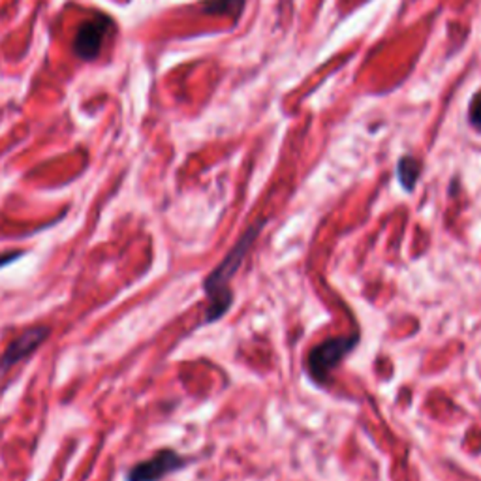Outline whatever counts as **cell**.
I'll use <instances>...</instances> for the list:
<instances>
[{"instance_id":"2","label":"cell","mask_w":481,"mask_h":481,"mask_svg":"<svg viewBox=\"0 0 481 481\" xmlns=\"http://www.w3.org/2000/svg\"><path fill=\"white\" fill-rule=\"evenodd\" d=\"M357 345V335L335 336L318 345L308 356V373L316 382L326 384L335 366L341 363Z\"/></svg>"},{"instance_id":"6","label":"cell","mask_w":481,"mask_h":481,"mask_svg":"<svg viewBox=\"0 0 481 481\" xmlns=\"http://www.w3.org/2000/svg\"><path fill=\"white\" fill-rule=\"evenodd\" d=\"M397 174H399V181L403 185L405 190H414L417 179H419V174H421V165L416 158L412 156H405L401 158L399 162V167H397Z\"/></svg>"},{"instance_id":"5","label":"cell","mask_w":481,"mask_h":481,"mask_svg":"<svg viewBox=\"0 0 481 481\" xmlns=\"http://www.w3.org/2000/svg\"><path fill=\"white\" fill-rule=\"evenodd\" d=\"M47 335H49V329L44 326H38V327L25 331L17 338H14V341L8 345V348L5 350V354L0 356V375L12 369L14 365L21 363L23 359H26L33 352H36L45 343Z\"/></svg>"},{"instance_id":"1","label":"cell","mask_w":481,"mask_h":481,"mask_svg":"<svg viewBox=\"0 0 481 481\" xmlns=\"http://www.w3.org/2000/svg\"><path fill=\"white\" fill-rule=\"evenodd\" d=\"M262 225H264L262 220L254 224L252 228L237 241V245L228 252V256H225L216 266V269L207 276L205 285H204L205 294L209 297V308H207V316H205L207 324L222 318L225 313H228V308L234 301L232 292H230V280L239 271L245 256L250 252L254 241H256Z\"/></svg>"},{"instance_id":"7","label":"cell","mask_w":481,"mask_h":481,"mask_svg":"<svg viewBox=\"0 0 481 481\" xmlns=\"http://www.w3.org/2000/svg\"><path fill=\"white\" fill-rule=\"evenodd\" d=\"M245 0H209L205 5L207 14H239Z\"/></svg>"},{"instance_id":"4","label":"cell","mask_w":481,"mask_h":481,"mask_svg":"<svg viewBox=\"0 0 481 481\" xmlns=\"http://www.w3.org/2000/svg\"><path fill=\"white\" fill-rule=\"evenodd\" d=\"M111 28V19L105 15H96L83 23L74 40V51L83 61H93L102 49V42Z\"/></svg>"},{"instance_id":"8","label":"cell","mask_w":481,"mask_h":481,"mask_svg":"<svg viewBox=\"0 0 481 481\" xmlns=\"http://www.w3.org/2000/svg\"><path fill=\"white\" fill-rule=\"evenodd\" d=\"M470 121H472V125H476L477 128H481V102L472 104V109H470Z\"/></svg>"},{"instance_id":"3","label":"cell","mask_w":481,"mask_h":481,"mask_svg":"<svg viewBox=\"0 0 481 481\" xmlns=\"http://www.w3.org/2000/svg\"><path fill=\"white\" fill-rule=\"evenodd\" d=\"M186 463L188 461L175 454L174 449H162L151 459L134 465L126 474V481H160L162 477L185 468Z\"/></svg>"}]
</instances>
